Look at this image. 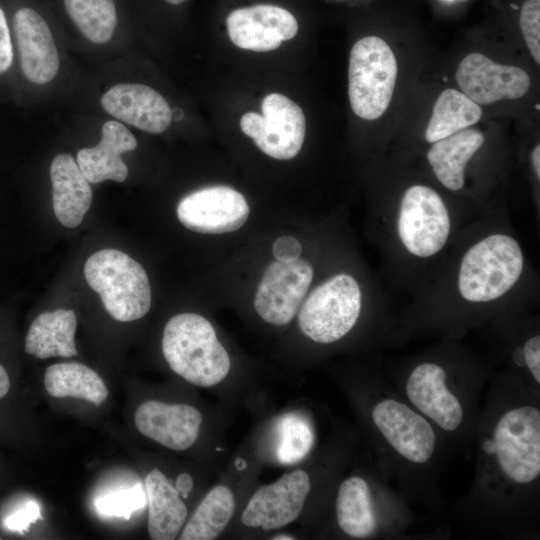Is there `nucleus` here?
<instances>
[{"label":"nucleus","mask_w":540,"mask_h":540,"mask_svg":"<svg viewBox=\"0 0 540 540\" xmlns=\"http://www.w3.org/2000/svg\"><path fill=\"white\" fill-rule=\"evenodd\" d=\"M525 251L502 219L490 212L469 223L416 286L429 303L461 308L495 306L533 292Z\"/></svg>","instance_id":"nucleus-1"},{"label":"nucleus","mask_w":540,"mask_h":540,"mask_svg":"<svg viewBox=\"0 0 540 540\" xmlns=\"http://www.w3.org/2000/svg\"><path fill=\"white\" fill-rule=\"evenodd\" d=\"M462 216L431 186L406 187L392 208L381 212L382 246L390 264L405 274L427 270L426 277L468 225Z\"/></svg>","instance_id":"nucleus-2"},{"label":"nucleus","mask_w":540,"mask_h":540,"mask_svg":"<svg viewBox=\"0 0 540 540\" xmlns=\"http://www.w3.org/2000/svg\"><path fill=\"white\" fill-rule=\"evenodd\" d=\"M162 352L173 372L199 387L222 382L230 371V357L214 327L196 313H180L168 320Z\"/></svg>","instance_id":"nucleus-3"},{"label":"nucleus","mask_w":540,"mask_h":540,"mask_svg":"<svg viewBox=\"0 0 540 540\" xmlns=\"http://www.w3.org/2000/svg\"><path fill=\"white\" fill-rule=\"evenodd\" d=\"M84 275L115 320L134 321L149 311L151 287L147 273L126 253L112 248L93 253L85 263Z\"/></svg>","instance_id":"nucleus-4"},{"label":"nucleus","mask_w":540,"mask_h":540,"mask_svg":"<svg viewBox=\"0 0 540 540\" xmlns=\"http://www.w3.org/2000/svg\"><path fill=\"white\" fill-rule=\"evenodd\" d=\"M363 300L364 293L358 278L349 272H337L305 297L298 311L299 329L315 343L337 342L357 324Z\"/></svg>","instance_id":"nucleus-5"},{"label":"nucleus","mask_w":540,"mask_h":540,"mask_svg":"<svg viewBox=\"0 0 540 540\" xmlns=\"http://www.w3.org/2000/svg\"><path fill=\"white\" fill-rule=\"evenodd\" d=\"M398 73L396 57L380 37L367 36L351 49L348 94L353 112L365 120H375L387 110Z\"/></svg>","instance_id":"nucleus-6"},{"label":"nucleus","mask_w":540,"mask_h":540,"mask_svg":"<svg viewBox=\"0 0 540 540\" xmlns=\"http://www.w3.org/2000/svg\"><path fill=\"white\" fill-rule=\"evenodd\" d=\"M494 451L502 473L512 482L527 484L540 474V411L520 406L498 420Z\"/></svg>","instance_id":"nucleus-7"},{"label":"nucleus","mask_w":540,"mask_h":540,"mask_svg":"<svg viewBox=\"0 0 540 540\" xmlns=\"http://www.w3.org/2000/svg\"><path fill=\"white\" fill-rule=\"evenodd\" d=\"M263 115L247 112L240 119L242 132L266 155L290 160L300 152L306 131L301 107L280 93H270L261 104Z\"/></svg>","instance_id":"nucleus-8"},{"label":"nucleus","mask_w":540,"mask_h":540,"mask_svg":"<svg viewBox=\"0 0 540 540\" xmlns=\"http://www.w3.org/2000/svg\"><path fill=\"white\" fill-rule=\"evenodd\" d=\"M314 268L305 259L275 261L264 271L254 297V309L265 322L283 326L290 323L308 293Z\"/></svg>","instance_id":"nucleus-9"},{"label":"nucleus","mask_w":540,"mask_h":540,"mask_svg":"<svg viewBox=\"0 0 540 540\" xmlns=\"http://www.w3.org/2000/svg\"><path fill=\"white\" fill-rule=\"evenodd\" d=\"M180 223L202 234H224L240 229L248 220L249 205L232 187L208 186L184 196L176 209Z\"/></svg>","instance_id":"nucleus-10"},{"label":"nucleus","mask_w":540,"mask_h":540,"mask_svg":"<svg viewBox=\"0 0 540 540\" xmlns=\"http://www.w3.org/2000/svg\"><path fill=\"white\" fill-rule=\"evenodd\" d=\"M310 490L311 480L306 471L285 473L253 493L241 521L247 527L264 531L283 528L300 516Z\"/></svg>","instance_id":"nucleus-11"},{"label":"nucleus","mask_w":540,"mask_h":540,"mask_svg":"<svg viewBox=\"0 0 540 540\" xmlns=\"http://www.w3.org/2000/svg\"><path fill=\"white\" fill-rule=\"evenodd\" d=\"M226 29L237 47L256 52L277 49L299 30L295 15L272 3H254L232 9L226 16Z\"/></svg>","instance_id":"nucleus-12"},{"label":"nucleus","mask_w":540,"mask_h":540,"mask_svg":"<svg viewBox=\"0 0 540 540\" xmlns=\"http://www.w3.org/2000/svg\"><path fill=\"white\" fill-rule=\"evenodd\" d=\"M455 77L462 93L478 105L521 98L531 83L522 68L498 64L476 52L460 62Z\"/></svg>","instance_id":"nucleus-13"},{"label":"nucleus","mask_w":540,"mask_h":540,"mask_svg":"<svg viewBox=\"0 0 540 540\" xmlns=\"http://www.w3.org/2000/svg\"><path fill=\"white\" fill-rule=\"evenodd\" d=\"M372 420L392 448L406 460L422 464L433 455L436 436L428 421L394 399L378 402Z\"/></svg>","instance_id":"nucleus-14"},{"label":"nucleus","mask_w":540,"mask_h":540,"mask_svg":"<svg viewBox=\"0 0 540 540\" xmlns=\"http://www.w3.org/2000/svg\"><path fill=\"white\" fill-rule=\"evenodd\" d=\"M202 420L194 406L156 400L142 403L134 416L136 428L142 435L176 451L186 450L196 442Z\"/></svg>","instance_id":"nucleus-15"},{"label":"nucleus","mask_w":540,"mask_h":540,"mask_svg":"<svg viewBox=\"0 0 540 540\" xmlns=\"http://www.w3.org/2000/svg\"><path fill=\"white\" fill-rule=\"evenodd\" d=\"M101 105L116 119L149 133L164 132L172 121L165 98L144 84L114 85L101 97Z\"/></svg>","instance_id":"nucleus-16"},{"label":"nucleus","mask_w":540,"mask_h":540,"mask_svg":"<svg viewBox=\"0 0 540 540\" xmlns=\"http://www.w3.org/2000/svg\"><path fill=\"white\" fill-rule=\"evenodd\" d=\"M13 25L25 77L36 84L53 80L59 56L44 18L34 9L23 7L16 11Z\"/></svg>","instance_id":"nucleus-17"},{"label":"nucleus","mask_w":540,"mask_h":540,"mask_svg":"<svg viewBox=\"0 0 540 540\" xmlns=\"http://www.w3.org/2000/svg\"><path fill=\"white\" fill-rule=\"evenodd\" d=\"M446 371L435 362H422L410 373L406 393L411 403L446 431L463 421V408L446 386Z\"/></svg>","instance_id":"nucleus-18"},{"label":"nucleus","mask_w":540,"mask_h":540,"mask_svg":"<svg viewBox=\"0 0 540 540\" xmlns=\"http://www.w3.org/2000/svg\"><path fill=\"white\" fill-rule=\"evenodd\" d=\"M136 147L133 134L120 122L110 120L104 123L101 140L96 146L78 151L77 164L89 183L123 182L128 176V168L121 155Z\"/></svg>","instance_id":"nucleus-19"},{"label":"nucleus","mask_w":540,"mask_h":540,"mask_svg":"<svg viewBox=\"0 0 540 540\" xmlns=\"http://www.w3.org/2000/svg\"><path fill=\"white\" fill-rule=\"evenodd\" d=\"M50 178L56 218L67 228L79 226L92 202L89 182L68 153L54 157L50 166Z\"/></svg>","instance_id":"nucleus-20"},{"label":"nucleus","mask_w":540,"mask_h":540,"mask_svg":"<svg viewBox=\"0 0 540 540\" xmlns=\"http://www.w3.org/2000/svg\"><path fill=\"white\" fill-rule=\"evenodd\" d=\"M484 142L482 132L466 128L432 143L426 158L444 188L458 192L465 187L466 167Z\"/></svg>","instance_id":"nucleus-21"},{"label":"nucleus","mask_w":540,"mask_h":540,"mask_svg":"<svg viewBox=\"0 0 540 540\" xmlns=\"http://www.w3.org/2000/svg\"><path fill=\"white\" fill-rule=\"evenodd\" d=\"M148 499V533L153 540L175 539L187 519L188 510L177 489L157 468L145 478Z\"/></svg>","instance_id":"nucleus-22"},{"label":"nucleus","mask_w":540,"mask_h":540,"mask_svg":"<svg viewBox=\"0 0 540 540\" xmlns=\"http://www.w3.org/2000/svg\"><path fill=\"white\" fill-rule=\"evenodd\" d=\"M76 315L72 310L57 309L38 315L25 339L26 353L40 359L77 355L75 345Z\"/></svg>","instance_id":"nucleus-23"},{"label":"nucleus","mask_w":540,"mask_h":540,"mask_svg":"<svg viewBox=\"0 0 540 540\" xmlns=\"http://www.w3.org/2000/svg\"><path fill=\"white\" fill-rule=\"evenodd\" d=\"M339 528L352 538L371 536L376 530V517L367 482L350 476L339 486L335 503Z\"/></svg>","instance_id":"nucleus-24"},{"label":"nucleus","mask_w":540,"mask_h":540,"mask_svg":"<svg viewBox=\"0 0 540 540\" xmlns=\"http://www.w3.org/2000/svg\"><path fill=\"white\" fill-rule=\"evenodd\" d=\"M47 393L55 398L73 397L101 405L108 389L100 376L78 362L57 363L49 366L44 376Z\"/></svg>","instance_id":"nucleus-25"},{"label":"nucleus","mask_w":540,"mask_h":540,"mask_svg":"<svg viewBox=\"0 0 540 540\" xmlns=\"http://www.w3.org/2000/svg\"><path fill=\"white\" fill-rule=\"evenodd\" d=\"M481 116L480 105L456 89H446L434 104L425 139L434 143L477 123Z\"/></svg>","instance_id":"nucleus-26"},{"label":"nucleus","mask_w":540,"mask_h":540,"mask_svg":"<svg viewBox=\"0 0 540 540\" xmlns=\"http://www.w3.org/2000/svg\"><path fill=\"white\" fill-rule=\"evenodd\" d=\"M235 511V497L226 485H216L204 496L186 523L181 540H213L227 527Z\"/></svg>","instance_id":"nucleus-27"},{"label":"nucleus","mask_w":540,"mask_h":540,"mask_svg":"<svg viewBox=\"0 0 540 540\" xmlns=\"http://www.w3.org/2000/svg\"><path fill=\"white\" fill-rule=\"evenodd\" d=\"M65 9L81 31L91 42H108L117 25L114 0H64Z\"/></svg>","instance_id":"nucleus-28"},{"label":"nucleus","mask_w":540,"mask_h":540,"mask_svg":"<svg viewBox=\"0 0 540 540\" xmlns=\"http://www.w3.org/2000/svg\"><path fill=\"white\" fill-rule=\"evenodd\" d=\"M278 458L281 463L293 464L308 455L313 444L310 425L296 414L285 415L280 422Z\"/></svg>","instance_id":"nucleus-29"},{"label":"nucleus","mask_w":540,"mask_h":540,"mask_svg":"<svg viewBox=\"0 0 540 540\" xmlns=\"http://www.w3.org/2000/svg\"><path fill=\"white\" fill-rule=\"evenodd\" d=\"M145 502L141 486L123 488L98 496L95 508L104 516H115L129 519L131 514L140 509Z\"/></svg>","instance_id":"nucleus-30"},{"label":"nucleus","mask_w":540,"mask_h":540,"mask_svg":"<svg viewBox=\"0 0 540 540\" xmlns=\"http://www.w3.org/2000/svg\"><path fill=\"white\" fill-rule=\"evenodd\" d=\"M519 23L526 45L537 64L540 63V0H525Z\"/></svg>","instance_id":"nucleus-31"},{"label":"nucleus","mask_w":540,"mask_h":540,"mask_svg":"<svg viewBox=\"0 0 540 540\" xmlns=\"http://www.w3.org/2000/svg\"><path fill=\"white\" fill-rule=\"evenodd\" d=\"M38 519H42L39 505L34 501H27L12 508L4 516L3 525L10 531L24 532Z\"/></svg>","instance_id":"nucleus-32"},{"label":"nucleus","mask_w":540,"mask_h":540,"mask_svg":"<svg viewBox=\"0 0 540 540\" xmlns=\"http://www.w3.org/2000/svg\"><path fill=\"white\" fill-rule=\"evenodd\" d=\"M272 254L277 261L293 262L301 258L302 245L293 236H280L272 244Z\"/></svg>","instance_id":"nucleus-33"},{"label":"nucleus","mask_w":540,"mask_h":540,"mask_svg":"<svg viewBox=\"0 0 540 540\" xmlns=\"http://www.w3.org/2000/svg\"><path fill=\"white\" fill-rule=\"evenodd\" d=\"M524 366L528 368L534 380L540 383V336L532 335L521 346Z\"/></svg>","instance_id":"nucleus-34"},{"label":"nucleus","mask_w":540,"mask_h":540,"mask_svg":"<svg viewBox=\"0 0 540 540\" xmlns=\"http://www.w3.org/2000/svg\"><path fill=\"white\" fill-rule=\"evenodd\" d=\"M13 62V49L9 27L3 9L0 6V74L6 72Z\"/></svg>","instance_id":"nucleus-35"},{"label":"nucleus","mask_w":540,"mask_h":540,"mask_svg":"<svg viewBox=\"0 0 540 540\" xmlns=\"http://www.w3.org/2000/svg\"><path fill=\"white\" fill-rule=\"evenodd\" d=\"M192 478L186 473H182L178 476L175 488L183 497H187L188 492L192 488Z\"/></svg>","instance_id":"nucleus-36"},{"label":"nucleus","mask_w":540,"mask_h":540,"mask_svg":"<svg viewBox=\"0 0 540 540\" xmlns=\"http://www.w3.org/2000/svg\"><path fill=\"white\" fill-rule=\"evenodd\" d=\"M10 379L6 369L0 364V399L9 391Z\"/></svg>","instance_id":"nucleus-37"},{"label":"nucleus","mask_w":540,"mask_h":540,"mask_svg":"<svg viewBox=\"0 0 540 540\" xmlns=\"http://www.w3.org/2000/svg\"><path fill=\"white\" fill-rule=\"evenodd\" d=\"M531 164L537 180L540 179V146L537 144L531 152Z\"/></svg>","instance_id":"nucleus-38"},{"label":"nucleus","mask_w":540,"mask_h":540,"mask_svg":"<svg viewBox=\"0 0 540 540\" xmlns=\"http://www.w3.org/2000/svg\"><path fill=\"white\" fill-rule=\"evenodd\" d=\"M273 540H293L295 539L292 535L288 534H279L272 538Z\"/></svg>","instance_id":"nucleus-39"},{"label":"nucleus","mask_w":540,"mask_h":540,"mask_svg":"<svg viewBox=\"0 0 540 540\" xmlns=\"http://www.w3.org/2000/svg\"><path fill=\"white\" fill-rule=\"evenodd\" d=\"M182 111L178 108H176L173 112H172V118L174 117L176 120H180L182 118Z\"/></svg>","instance_id":"nucleus-40"},{"label":"nucleus","mask_w":540,"mask_h":540,"mask_svg":"<svg viewBox=\"0 0 540 540\" xmlns=\"http://www.w3.org/2000/svg\"><path fill=\"white\" fill-rule=\"evenodd\" d=\"M164 1L172 5H179V4L184 3L186 0H164Z\"/></svg>","instance_id":"nucleus-41"},{"label":"nucleus","mask_w":540,"mask_h":540,"mask_svg":"<svg viewBox=\"0 0 540 540\" xmlns=\"http://www.w3.org/2000/svg\"><path fill=\"white\" fill-rule=\"evenodd\" d=\"M0 540H1V537H0Z\"/></svg>","instance_id":"nucleus-42"}]
</instances>
